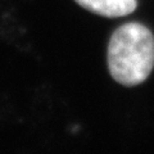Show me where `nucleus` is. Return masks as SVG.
Returning a JSON list of instances; mask_svg holds the SVG:
<instances>
[{
  "instance_id": "f257e3e1",
  "label": "nucleus",
  "mask_w": 154,
  "mask_h": 154,
  "mask_svg": "<svg viewBox=\"0 0 154 154\" xmlns=\"http://www.w3.org/2000/svg\"><path fill=\"white\" fill-rule=\"evenodd\" d=\"M108 69L118 84L136 86L154 68V36L141 23H126L113 32L108 44Z\"/></svg>"
},
{
  "instance_id": "f03ea898",
  "label": "nucleus",
  "mask_w": 154,
  "mask_h": 154,
  "mask_svg": "<svg viewBox=\"0 0 154 154\" xmlns=\"http://www.w3.org/2000/svg\"><path fill=\"white\" fill-rule=\"evenodd\" d=\"M82 8L103 17L116 18L131 14L136 9V0H76Z\"/></svg>"
}]
</instances>
